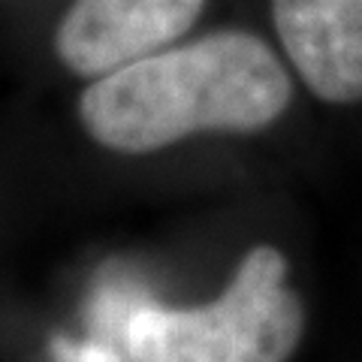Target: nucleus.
Here are the masks:
<instances>
[{
  "label": "nucleus",
  "mask_w": 362,
  "mask_h": 362,
  "mask_svg": "<svg viewBox=\"0 0 362 362\" xmlns=\"http://www.w3.org/2000/svg\"><path fill=\"white\" fill-rule=\"evenodd\" d=\"M293 85L269 45L218 30L97 76L78 100L88 136L121 154H151L194 133H254L290 106Z\"/></svg>",
  "instance_id": "1"
},
{
  "label": "nucleus",
  "mask_w": 362,
  "mask_h": 362,
  "mask_svg": "<svg viewBox=\"0 0 362 362\" xmlns=\"http://www.w3.org/2000/svg\"><path fill=\"white\" fill-rule=\"evenodd\" d=\"M287 272L278 247L257 245L202 308L145 302L124 326L130 362H290L305 332V308Z\"/></svg>",
  "instance_id": "2"
},
{
  "label": "nucleus",
  "mask_w": 362,
  "mask_h": 362,
  "mask_svg": "<svg viewBox=\"0 0 362 362\" xmlns=\"http://www.w3.org/2000/svg\"><path fill=\"white\" fill-rule=\"evenodd\" d=\"M206 0H76L54 30V52L76 76L97 78L173 45Z\"/></svg>",
  "instance_id": "3"
},
{
  "label": "nucleus",
  "mask_w": 362,
  "mask_h": 362,
  "mask_svg": "<svg viewBox=\"0 0 362 362\" xmlns=\"http://www.w3.org/2000/svg\"><path fill=\"white\" fill-rule=\"evenodd\" d=\"M272 21L290 64L317 97L362 100V0H272Z\"/></svg>",
  "instance_id": "4"
},
{
  "label": "nucleus",
  "mask_w": 362,
  "mask_h": 362,
  "mask_svg": "<svg viewBox=\"0 0 362 362\" xmlns=\"http://www.w3.org/2000/svg\"><path fill=\"white\" fill-rule=\"evenodd\" d=\"M54 356H58V362H121L115 350L106 347V344L54 341Z\"/></svg>",
  "instance_id": "5"
}]
</instances>
